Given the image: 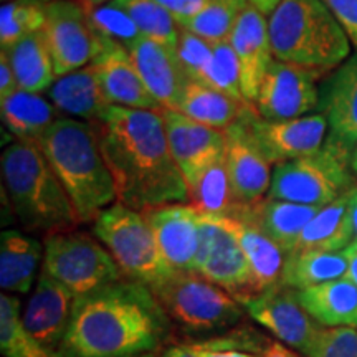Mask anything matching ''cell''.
Masks as SVG:
<instances>
[{
  "instance_id": "f35d334b",
  "label": "cell",
  "mask_w": 357,
  "mask_h": 357,
  "mask_svg": "<svg viewBox=\"0 0 357 357\" xmlns=\"http://www.w3.org/2000/svg\"><path fill=\"white\" fill-rule=\"evenodd\" d=\"M86 12L89 24H91L93 30L98 35L113 40V42L123 45L124 48H129L142 37L131 17L126 12H123L121 8L114 7L113 3H106V6L96 7Z\"/></svg>"
},
{
  "instance_id": "e0dca14e",
  "label": "cell",
  "mask_w": 357,
  "mask_h": 357,
  "mask_svg": "<svg viewBox=\"0 0 357 357\" xmlns=\"http://www.w3.org/2000/svg\"><path fill=\"white\" fill-rule=\"evenodd\" d=\"M162 118L172 158L189 187L205 169L225 155V131L200 124L178 111H162Z\"/></svg>"
},
{
  "instance_id": "4fadbf2b",
  "label": "cell",
  "mask_w": 357,
  "mask_h": 357,
  "mask_svg": "<svg viewBox=\"0 0 357 357\" xmlns=\"http://www.w3.org/2000/svg\"><path fill=\"white\" fill-rule=\"evenodd\" d=\"M247 124L253 139L271 166L316 154L326 144L328 121L321 113L284 121H266L250 105Z\"/></svg>"
},
{
  "instance_id": "cb8c5ba5",
  "label": "cell",
  "mask_w": 357,
  "mask_h": 357,
  "mask_svg": "<svg viewBox=\"0 0 357 357\" xmlns=\"http://www.w3.org/2000/svg\"><path fill=\"white\" fill-rule=\"evenodd\" d=\"M48 100L63 118L95 124L109 108L96 70L91 63L58 77L48 88Z\"/></svg>"
},
{
  "instance_id": "ba28073f",
  "label": "cell",
  "mask_w": 357,
  "mask_h": 357,
  "mask_svg": "<svg viewBox=\"0 0 357 357\" xmlns=\"http://www.w3.org/2000/svg\"><path fill=\"white\" fill-rule=\"evenodd\" d=\"M351 158L324 144L316 154L273 166L268 197L326 207L357 185Z\"/></svg>"
},
{
  "instance_id": "ee69618b",
  "label": "cell",
  "mask_w": 357,
  "mask_h": 357,
  "mask_svg": "<svg viewBox=\"0 0 357 357\" xmlns=\"http://www.w3.org/2000/svg\"><path fill=\"white\" fill-rule=\"evenodd\" d=\"M176 19L178 26L194 19L211 0H155Z\"/></svg>"
},
{
  "instance_id": "8fae6325",
  "label": "cell",
  "mask_w": 357,
  "mask_h": 357,
  "mask_svg": "<svg viewBox=\"0 0 357 357\" xmlns=\"http://www.w3.org/2000/svg\"><path fill=\"white\" fill-rule=\"evenodd\" d=\"M43 33L56 78L89 65L100 50V37L89 24L86 8L78 0L47 2Z\"/></svg>"
},
{
  "instance_id": "60d3db41",
  "label": "cell",
  "mask_w": 357,
  "mask_h": 357,
  "mask_svg": "<svg viewBox=\"0 0 357 357\" xmlns=\"http://www.w3.org/2000/svg\"><path fill=\"white\" fill-rule=\"evenodd\" d=\"M213 45L215 43L208 42V40L199 37V35L181 26L176 52L190 79H197L199 82L200 75L204 73L205 66L208 65L213 55Z\"/></svg>"
},
{
  "instance_id": "bcb514c9",
  "label": "cell",
  "mask_w": 357,
  "mask_h": 357,
  "mask_svg": "<svg viewBox=\"0 0 357 357\" xmlns=\"http://www.w3.org/2000/svg\"><path fill=\"white\" fill-rule=\"evenodd\" d=\"M159 357H199V352L189 342H184V344H172L164 347Z\"/></svg>"
},
{
  "instance_id": "8992f818",
  "label": "cell",
  "mask_w": 357,
  "mask_h": 357,
  "mask_svg": "<svg viewBox=\"0 0 357 357\" xmlns=\"http://www.w3.org/2000/svg\"><path fill=\"white\" fill-rule=\"evenodd\" d=\"M151 291L172 324L190 336H218L243 319V305L195 271L172 270Z\"/></svg>"
},
{
  "instance_id": "5bb4252c",
  "label": "cell",
  "mask_w": 357,
  "mask_h": 357,
  "mask_svg": "<svg viewBox=\"0 0 357 357\" xmlns=\"http://www.w3.org/2000/svg\"><path fill=\"white\" fill-rule=\"evenodd\" d=\"M243 307L253 321L305 356L310 354L321 333V326L298 300V289L284 284L252 298L243 303Z\"/></svg>"
},
{
  "instance_id": "f1b7e54d",
  "label": "cell",
  "mask_w": 357,
  "mask_h": 357,
  "mask_svg": "<svg viewBox=\"0 0 357 357\" xmlns=\"http://www.w3.org/2000/svg\"><path fill=\"white\" fill-rule=\"evenodd\" d=\"M354 242L349 212V192L312 217L298 238L294 252H342Z\"/></svg>"
},
{
  "instance_id": "74e56055",
  "label": "cell",
  "mask_w": 357,
  "mask_h": 357,
  "mask_svg": "<svg viewBox=\"0 0 357 357\" xmlns=\"http://www.w3.org/2000/svg\"><path fill=\"white\" fill-rule=\"evenodd\" d=\"M199 82L225 93L235 100H245L242 95V82H240V65L235 50L229 40L213 45V55L200 75ZM247 101V100H245Z\"/></svg>"
},
{
  "instance_id": "816d5d0a",
  "label": "cell",
  "mask_w": 357,
  "mask_h": 357,
  "mask_svg": "<svg viewBox=\"0 0 357 357\" xmlns=\"http://www.w3.org/2000/svg\"><path fill=\"white\" fill-rule=\"evenodd\" d=\"M78 2L82 3V6L86 8V10H93V8L106 6V3L113 2V0H78Z\"/></svg>"
},
{
  "instance_id": "3957f363",
  "label": "cell",
  "mask_w": 357,
  "mask_h": 357,
  "mask_svg": "<svg viewBox=\"0 0 357 357\" xmlns=\"http://www.w3.org/2000/svg\"><path fill=\"white\" fill-rule=\"evenodd\" d=\"M37 146L65 187L79 223H93L118 200L93 124L60 118Z\"/></svg>"
},
{
  "instance_id": "d590c367",
  "label": "cell",
  "mask_w": 357,
  "mask_h": 357,
  "mask_svg": "<svg viewBox=\"0 0 357 357\" xmlns=\"http://www.w3.org/2000/svg\"><path fill=\"white\" fill-rule=\"evenodd\" d=\"M47 0H13L0 8V47L8 48L29 35L43 30Z\"/></svg>"
},
{
  "instance_id": "f5cc1de1",
  "label": "cell",
  "mask_w": 357,
  "mask_h": 357,
  "mask_svg": "<svg viewBox=\"0 0 357 357\" xmlns=\"http://www.w3.org/2000/svg\"><path fill=\"white\" fill-rule=\"evenodd\" d=\"M351 164H352V169H354V172L357 174V146H356L354 153H352V160H351Z\"/></svg>"
},
{
  "instance_id": "f546056e",
  "label": "cell",
  "mask_w": 357,
  "mask_h": 357,
  "mask_svg": "<svg viewBox=\"0 0 357 357\" xmlns=\"http://www.w3.org/2000/svg\"><path fill=\"white\" fill-rule=\"evenodd\" d=\"M248 105L252 102L235 100L208 84L190 79L177 111L205 126L225 131L242 118Z\"/></svg>"
},
{
  "instance_id": "7402d4cb",
  "label": "cell",
  "mask_w": 357,
  "mask_h": 357,
  "mask_svg": "<svg viewBox=\"0 0 357 357\" xmlns=\"http://www.w3.org/2000/svg\"><path fill=\"white\" fill-rule=\"evenodd\" d=\"M229 42L238 58L242 95L247 101L255 102L263 77L275 60L268 19L248 3L240 13Z\"/></svg>"
},
{
  "instance_id": "9a60e30c",
  "label": "cell",
  "mask_w": 357,
  "mask_h": 357,
  "mask_svg": "<svg viewBox=\"0 0 357 357\" xmlns=\"http://www.w3.org/2000/svg\"><path fill=\"white\" fill-rule=\"evenodd\" d=\"M247 109L238 121L225 129L227 171L240 205H253L268 197L273 176V166L268 162L250 132Z\"/></svg>"
},
{
  "instance_id": "44dd1931",
  "label": "cell",
  "mask_w": 357,
  "mask_h": 357,
  "mask_svg": "<svg viewBox=\"0 0 357 357\" xmlns=\"http://www.w3.org/2000/svg\"><path fill=\"white\" fill-rule=\"evenodd\" d=\"M142 82L164 111H177L190 78L176 48L141 37L128 48Z\"/></svg>"
},
{
  "instance_id": "277c9868",
  "label": "cell",
  "mask_w": 357,
  "mask_h": 357,
  "mask_svg": "<svg viewBox=\"0 0 357 357\" xmlns=\"http://www.w3.org/2000/svg\"><path fill=\"white\" fill-rule=\"evenodd\" d=\"M2 178L26 231L55 235L79 225L71 200L37 144L15 141L2 153Z\"/></svg>"
},
{
  "instance_id": "11a10c76",
  "label": "cell",
  "mask_w": 357,
  "mask_h": 357,
  "mask_svg": "<svg viewBox=\"0 0 357 357\" xmlns=\"http://www.w3.org/2000/svg\"><path fill=\"white\" fill-rule=\"evenodd\" d=\"M7 2H13V0H2V3H7Z\"/></svg>"
},
{
  "instance_id": "681fc988",
  "label": "cell",
  "mask_w": 357,
  "mask_h": 357,
  "mask_svg": "<svg viewBox=\"0 0 357 357\" xmlns=\"http://www.w3.org/2000/svg\"><path fill=\"white\" fill-rule=\"evenodd\" d=\"M247 2L252 7H255L258 12H261L265 17H270L283 0H247Z\"/></svg>"
},
{
  "instance_id": "7c38bea8",
  "label": "cell",
  "mask_w": 357,
  "mask_h": 357,
  "mask_svg": "<svg viewBox=\"0 0 357 357\" xmlns=\"http://www.w3.org/2000/svg\"><path fill=\"white\" fill-rule=\"evenodd\" d=\"M318 71L273 60L266 70L253 105L266 121L303 118L319 111Z\"/></svg>"
},
{
  "instance_id": "db71d44e",
  "label": "cell",
  "mask_w": 357,
  "mask_h": 357,
  "mask_svg": "<svg viewBox=\"0 0 357 357\" xmlns=\"http://www.w3.org/2000/svg\"><path fill=\"white\" fill-rule=\"evenodd\" d=\"M139 357H159V356H154V354H144V356H139Z\"/></svg>"
},
{
  "instance_id": "f907efd6",
  "label": "cell",
  "mask_w": 357,
  "mask_h": 357,
  "mask_svg": "<svg viewBox=\"0 0 357 357\" xmlns=\"http://www.w3.org/2000/svg\"><path fill=\"white\" fill-rule=\"evenodd\" d=\"M349 212L352 229H354V240H357V185H354L349 190Z\"/></svg>"
},
{
  "instance_id": "7a4b0ae2",
  "label": "cell",
  "mask_w": 357,
  "mask_h": 357,
  "mask_svg": "<svg viewBox=\"0 0 357 357\" xmlns=\"http://www.w3.org/2000/svg\"><path fill=\"white\" fill-rule=\"evenodd\" d=\"M174 324L149 287L123 278L77 298L63 357H139L162 351Z\"/></svg>"
},
{
  "instance_id": "2e32d148",
  "label": "cell",
  "mask_w": 357,
  "mask_h": 357,
  "mask_svg": "<svg viewBox=\"0 0 357 357\" xmlns=\"http://www.w3.org/2000/svg\"><path fill=\"white\" fill-rule=\"evenodd\" d=\"M319 113L328 121L326 144L352 160L357 146V52L319 86Z\"/></svg>"
},
{
  "instance_id": "9c48e42d",
  "label": "cell",
  "mask_w": 357,
  "mask_h": 357,
  "mask_svg": "<svg viewBox=\"0 0 357 357\" xmlns=\"http://www.w3.org/2000/svg\"><path fill=\"white\" fill-rule=\"evenodd\" d=\"M42 271L70 289L75 298L124 278L114 258L95 235L75 230L45 238Z\"/></svg>"
},
{
  "instance_id": "f6af8a7d",
  "label": "cell",
  "mask_w": 357,
  "mask_h": 357,
  "mask_svg": "<svg viewBox=\"0 0 357 357\" xmlns=\"http://www.w3.org/2000/svg\"><path fill=\"white\" fill-rule=\"evenodd\" d=\"M19 89V82H17L15 73H13L10 61H8L6 53L0 52V101L7 100L8 96H12Z\"/></svg>"
},
{
  "instance_id": "8d00e7d4",
  "label": "cell",
  "mask_w": 357,
  "mask_h": 357,
  "mask_svg": "<svg viewBox=\"0 0 357 357\" xmlns=\"http://www.w3.org/2000/svg\"><path fill=\"white\" fill-rule=\"evenodd\" d=\"M247 6V0H211L194 19L185 22L182 29L212 43L227 42Z\"/></svg>"
},
{
  "instance_id": "6da1fadb",
  "label": "cell",
  "mask_w": 357,
  "mask_h": 357,
  "mask_svg": "<svg viewBox=\"0 0 357 357\" xmlns=\"http://www.w3.org/2000/svg\"><path fill=\"white\" fill-rule=\"evenodd\" d=\"M93 126L113 177L116 202L137 212L189 202L187 184L169 147L162 113L109 106Z\"/></svg>"
},
{
  "instance_id": "e575fe53",
  "label": "cell",
  "mask_w": 357,
  "mask_h": 357,
  "mask_svg": "<svg viewBox=\"0 0 357 357\" xmlns=\"http://www.w3.org/2000/svg\"><path fill=\"white\" fill-rule=\"evenodd\" d=\"M114 7L121 8L137 25L142 37L176 48L181 26L176 19L155 0H113Z\"/></svg>"
},
{
  "instance_id": "9f6ffc18",
  "label": "cell",
  "mask_w": 357,
  "mask_h": 357,
  "mask_svg": "<svg viewBox=\"0 0 357 357\" xmlns=\"http://www.w3.org/2000/svg\"><path fill=\"white\" fill-rule=\"evenodd\" d=\"M47 2H50V0H47Z\"/></svg>"
},
{
  "instance_id": "1f68e13d",
  "label": "cell",
  "mask_w": 357,
  "mask_h": 357,
  "mask_svg": "<svg viewBox=\"0 0 357 357\" xmlns=\"http://www.w3.org/2000/svg\"><path fill=\"white\" fill-rule=\"evenodd\" d=\"M349 263L346 252H293L289 253L281 284L293 289H306L347 276Z\"/></svg>"
},
{
  "instance_id": "7bdbcfd3",
  "label": "cell",
  "mask_w": 357,
  "mask_h": 357,
  "mask_svg": "<svg viewBox=\"0 0 357 357\" xmlns=\"http://www.w3.org/2000/svg\"><path fill=\"white\" fill-rule=\"evenodd\" d=\"M346 30L351 43L357 48V0H321Z\"/></svg>"
},
{
  "instance_id": "30bf717a",
  "label": "cell",
  "mask_w": 357,
  "mask_h": 357,
  "mask_svg": "<svg viewBox=\"0 0 357 357\" xmlns=\"http://www.w3.org/2000/svg\"><path fill=\"white\" fill-rule=\"evenodd\" d=\"M194 271L230 293L240 305L258 296L252 268L225 217L200 213Z\"/></svg>"
},
{
  "instance_id": "83f0119b",
  "label": "cell",
  "mask_w": 357,
  "mask_h": 357,
  "mask_svg": "<svg viewBox=\"0 0 357 357\" xmlns=\"http://www.w3.org/2000/svg\"><path fill=\"white\" fill-rule=\"evenodd\" d=\"M42 243L20 230H3L0 235V287L7 293L26 294L32 288Z\"/></svg>"
},
{
  "instance_id": "b9f144b4",
  "label": "cell",
  "mask_w": 357,
  "mask_h": 357,
  "mask_svg": "<svg viewBox=\"0 0 357 357\" xmlns=\"http://www.w3.org/2000/svg\"><path fill=\"white\" fill-rule=\"evenodd\" d=\"M307 357H357V329H321Z\"/></svg>"
},
{
  "instance_id": "d4e9b609",
  "label": "cell",
  "mask_w": 357,
  "mask_h": 357,
  "mask_svg": "<svg viewBox=\"0 0 357 357\" xmlns=\"http://www.w3.org/2000/svg\"><path fill=\"white\" fill-rule=\"evenodd\" d=\"M253 271L258 294L280 287L289 253L252 223L225 217Z\"/></svg>"
},
{
  "instance_id": "d6a6232c",
  "label": "cell",
  "mask_w": 357,
  "mask_h": 357,
  "mask_svg": "<svg viewBox=\"0 0 357 357\" xmlns=\"http://www.w3.org/2000/svg\"><path fill=\"white\" fill-rule=\"evenodd\" d=\"M187 189L189 204L202 215L234 217L242 207L231 189L225 155L205 169Z\"/></svg>"
},
{
  "instance_id": "ffe728a7",
  "label": "cell",
  "mask_w": 357,
  "mask_h": 357,
  "mask_svg": "<svg viewBox=\"0 0 357 357\" xmlns=\"http://www.w3.org/2000/svg\"><path fill=\"white\" fill-rule=\"evenodd\" d=\"M153 229L164 260L172 270L194 271L200 213L190 204H166L141 212Z\"/></svg>"
},
{
  "instance_id": "836d02e7",
  "label": "cell",
  "mask_w": 357,
  "mask_h": 357,
  "mask_svg": "<svg viewBox=\"0 0 357 357\" xmlns=\"http://www.w3.org/2000/svg\"><path fill=\"white\" fill-rule=\"evenodd\" d=\"M0 349L3 357H63L45 349L25 331L20 300L8 293L0 294Z\"/></svg>"
},
{
  "instance_id": "5b68a950",
  "label": "cell",
  "mask_w": 357,
  "mask_h": 357,
  "mask_svg": "<svg viewBox=\"0 0 357 357\" xmlns=\"http://www.w3.org/2000/svg\"><path fill=\"white\" fill-rule=\"evenodd\" d=\"M275 60L326 73L351 56V40L321 0H283L268 17Z\"/></svg>"
},
{
  "instance_id": "4dcf8cb0",
  "label": "cell",
  "mask_w": 357,
  "mask_h": 357,
  "mask_svg": "<svg viewBox=\"0 0 357 357\" xmlns=\"http://www.w3.org/2000/svg\"><path fill=\"white\" fill-rule=\"evenodd\" d=\"M10 61L20 89L30 93H47L55 83V66L43 30L22 38L2 50Z\"/></svg>"
},
{
  "instance_id": "c3c4849f",
  "label": "cell",
  "mask_w": 357,
  "mask_h": 357,
  "mask_svg": "<svg viewBox=\"0 0 357 357\" xmlns=\"http://www.w3.org/2000/svg\"><path fill=\"white\" fill-rule=\"evenodd\" d=\"M261 357H300L296 352L287 347V344H281V342L271 341V344L266 347L265 354Z\"/></svg>"
},
{
  "instance_id": "484cf974",
  "label": "cell",
  "mask_w": 357,
  "mask_h": 357,
  "mask_svg": "<svg viewBox=\"0 0 357 357\" xmlns=\"http://www.w3.org/2000/svg\"><path fill=\"white\" fill-rule=\"evenodd\" d=\"M298 300L319 326L357 328V287L347 276L300 289Z\"/></svg>"
},
{
  "instance_id": "52a82bcc",
  "label": "cell",
  "mask_w": 357,
  "mask_h": 357,
  "mask_svg": "<svg viewBox=\"0 0 357 357\" xmlns=\"http://www.w3.org/2000/svg\"><path fill=\"white\" fill-rule=\"evenodd\" d=\"M93 235L114 258L124 278L153 288L171 273L151 225L141 212L114 202L93 222Z\"/></svg>"
},
{
  "instance_id": "ac0fdd59",
  "label": "cell",
  "mask_w": 357,
  "mask_h": 357,
  "mask_svg": "<svg viewBox=\"0 0 357 357\" xmlns=\"http://www.w3.org/2000/svg\"><path fill=\"white\" fill-rule=\"evenodd\" d=\"M98 37L100 50L93 58L91 65L95 66L98 79L109 105L162 113L164 108L142 82L128 48L101 35Z\"/></svg>"
},
{
  "instance_id": "7dc6e473",
  "label": "cell",
  "mask_w": 357,
  "mask_h": 357,
  "mask_svg": "<svg viewBox=\"0 0 357 357\" xmlns=\"http://www.w3.org/2000/svg\"><path fill=\"white\" fill-rule=\"evenodd\" d=\"M347 263H349V270H347V278L357 287V240H354L346 250Z\"/></svg>"
},
{
  "instance_id": "d6986e66",
  "label": "cell",
  "mask_w": 357,
  "mask_h": 357,
  "mask_svg": "<svg viewBox=\"0 0 357 357\" xmlns=\"http://www.w3.org/2000/svg\"><path fill=\"white\" fill-rule=\"evenodd\" d=\"M75 301L77 298L70 289L42 271L22 314L25 331L45 349L61 354L60 349L68 331Z\"/></svg>"
},
{
  "instance_id": "4316f807",
  "label": "cell",
  "mask_w": 357,
  "mask_h": 357,
  "mask_svg": "<svg viewBox=\"0 0 357 357\" xmlns=\"http://www.w3.org/2000/svg\"><path fill=\"white\" fill-rule=\"evenodd\" d=\"M0 113L7 131L17 141L30 144H38L53 123L63 118L48 98L24 89L0 101Z\"/></svg>"
},
{
  "instance_id": "ab89813d",
  "label": "cell",
  "mask_w": 357,
  "mask_h": 357,
  "mask_svg": "<svg viewBox=\"0 0 357 357\" xmlns=\"http://www.w3.org/2000/svg\"><path fill=\"white\" fill-rule=\"evenodd\" d=\"M195 349L199 351H215V352H248L253 356H263L266 347L271 344V339H268L265 334L255 331L250 326H243L238 329H230V331L202 339L199 342H190Z\"/></svg>"
},
{
  "instance_id": "603a6c76",
  "label": "cell",
  "mask_w": 357,
  "mask_h": 357,
  "mask_svg": "<svg viewBox=\"0 0 357 357\" xmlns=\"http://www.w3.org/2000/svg\"><path fill=\"white\" fill-rule=\"evenodd\" d=\"M321 207L265 197L253 205H242L230 218H238L260 229L284 252L293 253L298 238Z\"/></svg>"
}]
</instances>
